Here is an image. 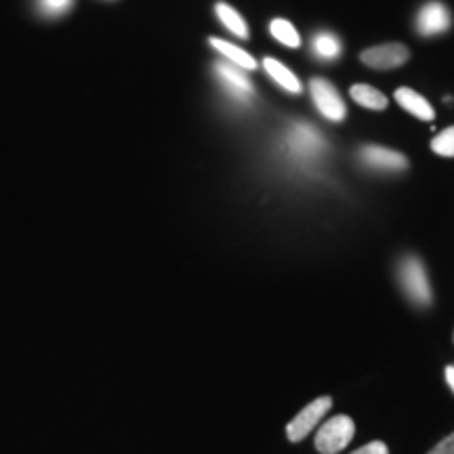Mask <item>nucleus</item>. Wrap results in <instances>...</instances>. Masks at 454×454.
Here are the masks:
<instances>
[{
	"label": "nucleus",
	"instance_id": "nucleus-1",
	"mask_svg": "<svg viewBox=\"0 0 454 454\" xmlns=\"http://www.w3.org/2000/svg\"><path fill=\"white\" fill-rule=\"evenodd\" d=\"M397 278H400L402 291L406 297L412 301L419 308H427L434 301V293H431L427 271H425L423 261L414 254H408L400 261V270H397Z\"/></svg>",
	"mask_w": 454,
	"mask_h": 454
},
{
	"label": "nucleus",
	"instance_id": "nucleus-2",
	"mask_svg": "<svg viewBox=\"0 0 454 454\" xmlns=\"http://www.w3.org/2000/svg\"><path fill=\"white\" fill-rule=\"evenodd\" d=\"M356 435V425L345 414H337L331 421L320 425L316 434V450L320 454H337L351 444Z\"/></svg>",
	"mask_w": 454,
	"mask_h": 454
},
{
	"label": "nucleus",
	"instance_id": "nucleus-3",
	"mask_svg": "<svg viewBox=\"0 0 454 454\" xmlns=\"http://www.w3.org/2000/svg\"><path fill=\"white\" fill-rule=\"evenodd\" d=\"M333 397H317L301 411L291 423L286 425V435L291 442H303L308 435L320 425L322 419L326 417V412L331 411Z\"/></svg>",
	"mask_w": 454,
	"mask_h": 454
},
{
	"label": "nucleus",
	"instance_id": "nucleus-4",
	"mask_svg": "<svg viewBox=\"0 0 454 454\" xmlns=\"http://www.w3.org/2000/svg\"><path fill=\"white\" fill-rule=\"evenodd\" d=\"M309 90H311V99H314V104L317 110H320L328 121L333 122H340L345 118V104L343 99H340L339 90L333 87L331 82L325 81V78H314L309 84Z\"/></svg>",
	"mask_w": 454,
	"mask_h": 454
},
{
	"label": "nucleus",
	"instance_id": "nucleus-5",
	"mask_svg": "<svg viewBox=\"0 0 454 454\" xmlns=\"http://www.w3.org/2000/svg\"><path fill=\"white\" fill-rule=\"evenodd\" d=\"M411 57V51H408L406 44L391 43V44H381V47L366 49L364 53L360 55L362 64L368 67H374V70H394V67L404 66Z\"/></svg>",
	"mask_w": 454,
	"mask_h": 454
},
{
	"label": "nucleus",
	"instance_id": "nucleus-6",
	"mask_svg": "<svg viewBox=\"0 0 454 454\" xmlns=\"http://www.w3.org/2000/svg\"><path fill=\"white\" fill-rule=\"evenodd\" d=\"M288 147H291L293 154L299 158H316L322 152V147H325V141H322L314 127L299 122L291 129Z\"/></svg>",
	"mask_w": 454,
	"mask_h": 454
},
{
	"label": "nucleus",
	"instance_id": "nucleus-7",
	"mask_svg": "<svg viewBox=\"0 0 454 454\" xmlns=\"http://www.w3.org/2000/svg\"><path fill=\"white\" fill-rule=\"evenodd\" d=\"M417 27L423 36H434V34L446 32L450 27V13L438 0H431L419 13Z\"/></svg>",
	"mask_w": 454,
	"mask_h": 454
},
{
	"label": "nucleus",
	"instance_id": "nucleus-8",
	"mask_svg": "<svg viewBox=\"0 0 454 454\" xmlns=\"http://www.w3.org/2000/svg\"><path fill=\"white\" fill-rule=\"evenodd\" d=\"M360 160L366 167L377 168V170H404L406 168V156L400 154L395 150H387V147L379 145H368L360 152Z\"/></svg>",
	"mask_w": 454,
	"mask_h": 454
},
{
	"label": "nucleus",
	"instance_id": "nucleus-9",
	"mask_svg": "<svg viewBox=\"0 0 454 454\" xmlns=\"http://www.w3.org/2000/svg\"><path fill=\"white\" fill-rule=\"evenodd\" d=\"M217 76L221 78V84L230 90V95L238 101H248L253 98V84L244 76L242 67L234 64H217Z\"/></svg>",
	"mask_w": 454,
	"mask_h": 454
},
{
	"label": "nucleus",
	"instance_id": "nucleus-10",
	"mask_svg": "<svg viewBox=\"0 0 454 454\" xmlns=\"http://www.w3.org/2000/svg\"><path fill=\"white\" fill-rule=\"evenodd\" d=\"M395 101L400 104V107H404L406 112H411L412 116L421 118V121H431L434 118V107L429 106V101L419 95L417 90L412 89H397L395 90Z\"/></svg>",
	"mask_w": 454,
	"mask_h": 454
},
{
	"label": "nucleus",
	"instance_id": "nucleus-11",
	"mask_svg": "<svg viewBox=\"0 0 454 454\" xmlns=\"http://www.w3.org/2000/svg\"><path fill=\"white\" fill-rule=\"evenodd\" d=\"M208 43H211V47L217 51V53L225 55L227 59L231 61V64L238 66V67H242V70H254V67H257V61H254V57L248 55L247 51L238 49L236 44H231V43H227V41H221V38H211V41H208Z\"/></svg>",
	"mask_w": 454,
	"mask_h": 454
},
{
	"label": "nucleus",
	"instance_id": "nucleus-12",
	"mask_svg": "<svg viewBox=\"0 0 454 454\" xmlns=\"http://www.w3.org/2000/svg\"><path fill=\"white\" fill-rule=\"evenodd\" d=\"M263 67H265V72H268L282 89L288 90V93H301V90H303L299 78L294 76V74L288 70L286 66H282L278 59H271V57H268V59L263 61Z\"/></svg>",
	"mask_w": 454,
	"mask_h": 454
},
{
	"label": "nucleus",
	"instance_id": "nucleus-13",
	"mask_svg": "<svg viewBox=\"0 0 454 454\" xmlns=\"http://www.w3.org/2000/svg\"><path fill=\"white\" fill-rule=\"evenodd\" d=\"M351 99L357 101L362 107H368V110H385L387 107V98L377 90L374 87H368V84H354L349 89Z\"/></svg>",
	"mask_w": 454,
	"mask_h": 454
},
{
	"label": "nucleus",
	"instance_id": "nucleus-14",
	"mask_svg": "<svg viewBox=\"0 0 454 454\" xmlns=\"http://www.w3.org/2000/svg\"><path fill=\"white\" fill-rule=\"evenodd\" d=\"M215 11H217V17L221 20V24L227 27V30H230L231 34H236V36L242 38V41H247L248 26L236 9H231L230 4H225V3H219L217 7H215Z\"/></svg>",
	"mask_w": 454,
	"mask_h": 454
},
{
	"label": "nucleus",
	"instance_id": "nucleus-15",
	"mask_svg": "<svg viewBox=\"0 0 454 454\" xmlns=\"http://www.w3.org/2000/svg\"><path fill=\"white\" fill-rule=\"evenodd\" d=\"M270 32L274 34L276 41H280L282 44H286V47L291 49H297L301 44V38H299V32L294 30V26L291 21L286 20H274L270 26Z\"/></svg>",
	"mask_w": 454,
	"mask_h": 454
},
{
	"label": "nucleus",
	"instance_id": "nucleus-16",
	"mask_svg": "<svg viewBox=\"0 0 454 454\" xmlns=\"http://www.w3.org/2000/svg\"><path fill=\"white\" fill-rule=\"evenodd\" d=\"M314 51L317 57H322V59H334V57L340 55V43L337 36H333V34L322 32L314 38Z\"/></svg>",
	"mask_w": 454,
	"mask_h": 454
},
{
	"label": "nucleus",
	"instance_id": "nucleus-17",
	"mask_svg": "<svg viewBox=\"0 0 454 454\" xmlns=\"http://www.w3.org/2000/svg\"><path fill=\"white\" fill-rule=\"evenodd\" d=\"M431 150L438 156L454 158V127L435 135L434 141H431Z\"/></svg>",
	"mask_w": 454,
	"mask_h": 454
},
{
	"label": "nucleus",
	"instance_id": "nucleus-18",
	"mask_svg": "<svg viewBox=\"0 0 454 454\" xmlns=\"http://www.w3.org/2000/svg\"><path fill=\"white\" fill-rule=\"evenodd\" d=\"M72 9V0H41V11L44 15L57 17Z\"/></svg>",
	"mask_w": 454,
	"mask_h": 454
},
{
	"label": "nucleus",
	"instance_id": "nucleus-19",
	"mask_svg": "<svg viewBox=\"0 0 454 454\" xmlns=\"http://www.w3.org/2000/svg\"><path fill=\"white\" fill-rule=\"evenodd\" d=\"M351 454H389V448H387V444H385V442L374 440V442H371V444L357 448V450H354Z\"/></svg>",
	"mask_w": 454,
	"mask_h": 454
},
{
	"label": "nucleus",
	"instance_id": "nucleus-20",
	"mask_svg": "<svg viewBox=\"0 0 454 454\" xmlns=\"http://www.w3.org/2000/svg\"><path fill=\"white\" fill-rule=\"evenodd\" d=\"M427 454H454V434H450L448 438L442 440L438 446L431 448Z\"/></svg>",
	"mask_w": 454,
	"mask_h": 454
},
{
	"label": "nucleus",
	"instance_id": "nucleus-21",
	"mask_svg": "<svg viewBox=\"0 0 454 454\" xmlns=\"http://www.w3.org/2000/svg\"><path fill=\"white\" fill-rule=\"evenodd\" d=\"M446 383H448V387H450L452 394H454V366H448L446 368Z\"/></svg>",
	"mask_w": 454,
	"mask_h": 454
},
{
	"label": "nucleus",
	"instance_id": "nucleus-22",
	"mask_svg": "<svg viewBox=\"0 0 454 454\" xmlns=\"http://www.w3.org/2000/svg\"><path fill=\"white\" fill-rule=\"evenodd\" d=\"M452 339H454V337H452Z\"/></svg>",
	"mask_w": 454,
	"mask_h": 454
}]
</instances>
